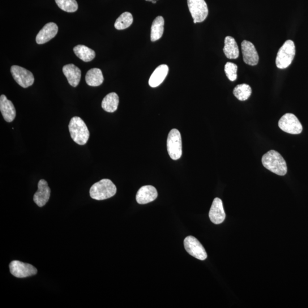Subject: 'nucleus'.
Returning <instances> with one entry per match:
<instances>
[{
	"instance_id": "f257e3e1",
	"label": "nucleus",
	"mask_w": 308,
	"mask_h": 308,
	"mask_svg": "<svg viewBox=\"0 0 308 308\" xmlns=\"http://www.w3.org/2000/svg\"><path fill=\"white\" fill-rule=\"evenodd\" d=\"M262 164L265 168L280 176H284L287 173V165L283 157L275 150L265 153L262 157Z\"/></svg>"
},
{
	"instance_id": "f03ea898",
	"label": "nucleus",
	"mask_w": 308,
	"mask_h": 308,
	"mask_svg": "<svg viewBox=\"0 0 308 308\" xmlns=\"http://www.w3.org/2000/svg\"><path fill=\"white\" fill-rule=\"evenodd\" d=\"M117 192V187L112 181L108 179L94 184L90 190V195L93 199L105 200L114 196Z\"/></svg>"
},
{
	"instance_id": "7ed1b4c3",
	"label": "nucleus",
	"mask_w": 308,
	"mask_h": 308,
	"mask_svg": "<svg viewBox=\"0 0 308 308\" xmlns=\"http://www.w3.org/2000/svg\"><path fill=\"white\" fill-rule=\"evenodd\" d=\"M68 130L71 138L76 143L83 145L88 142L90 132L87 125L81 118H72L68 125Z\"/></svg>"
},
{
	"instance_id": "20e7f679",
	"label": "nucleus",
	"mask_w": 308,
	"mask_h": 308,
	"mask_svg": "<svg viewBox=\"0 0 308 308\" xmlns=\"http://www.w3.org/2000/svg\"><path fill=\"white\" fill-rule=\"evenodd\" d=\"M296 54L294 43L292 40L285 41L278 51L276 64L278 68L284 69L292 63Z\"/></svg>"
},
{
	"instance_id": "39448f33",
	"label": "nucleus",
	"mask_w": 308,
	"mask_h": 308,
	"mask_svg": "<svg viewBox=\"0 0 308 308\" xmlns=\"http://www.w3.org/2000/svg\"><path fill=\"white\" fill-rule=\"evenodd\" d=\"M167 147L171 159L176 161L182 156V142L181 134L176 128L171 130L169 132Z\"/></svg>"
},
{
	"instance_id": "423d86ee",
	"label": "nucleus",
	"mask_w": 308,
	"mask_h": 308,
	"mask_svg": "<svg viewBox=\"0 0 308 308\" xmlns=\"http://www.w3.org/2000/svg\"><path fill=\"white\" fill-rule=\"evenodd\" d=\"M279 126L281 130L291 134H299L302 131L301 123L292 113L284 115L279 120Z\"/></svg>"
},
{
	"instance_id": "0eeeda50",
	"label": "nucleus",
	"mask_w": 308,
	"mask_h": 308,
	"mask_svg": "<svg viewBox=\"0 0 308 308\" xmlns=\"http://www.w3.org/2000/svg\"><path fill=\"white\" fill-rule=\"evenodd\" d=\"M187 4L195 24L202 23L206 19L208 9L205 0H187Z\"/></svg>"
},
{
	"instance_id": "6e6552de",
	"label": "nucleus",
	"mask_w": 308,
	"mask_h": 308,
	"mask_svg": "<svg viewBox=\"0 0 308 308\" xmlns=\"http://www.w3.org/2000/svg\"><path fill=\"white\" fill-rule=\"evenodd\" d=\"M186 251L197 259L204 260L207 258V254L204 247L198 239L193 237H187L184 241Z\"/></svg>"
},
{
	"instance_id": "1a4fd4ad",
	"label": "nucleus",
	"mask_w": 308,
	"mask_h": 308,
	"mask_svg": "<svg viewBox=\"0 0 308 308\" xmlns=\"http://www.w3.org/2000/svg\"><path fill=\"white\" fill-rule=\"evenodd\" d=\"M11 72L16 82L21 87L27 88L34 84V78L32 72L26 68L14 65L11 68Z\"/></svg>"
},
{
	"instance_id": "9d476101",
	"label": "nucleus",
	"mask_w": 308,
	"mask_h": 308,
	"mask_svg": "<svg viewBox=\"0 0 308 308\" xmlns=\"http://www.w3.org/2000/svg\"><path fill=\"white\" fill-rule=\"evenodd\" d=\"M10 272L17 278H25L36 275L37 269L32 265L14 260L10 265Z\"/></svg>"
},
{
	"instance_id": "9b49d317",
	"label": "nucleus",
	"mask_w": 308,
	"mask_h": 308,
	"mask_svg": "<svg viewBox=\"0 0 308 308\" xmlns=\"http://www.w3.org/2000/svg\"><path fill=\"white\" fill-rule=\"evenodd\" d=\"M243 61L247 65L255 66L259 62V57L255 46L252 43L244 40L242 43Z\"/></svg>"
},
{
	"instance_id": "f8f14e48",
	"label": "nucleus",
	"mask_w": 308,
	"mask_h": 308,
	"mask_svg": "<svg viewBox=\"0 0 308 308\" xmlns=\"http://www.w3.org/2000/svg\"><path fill=\"white\" fill-rule=\"evenodd\" d=\"M50 189L48 183L41 179L38 183V190L34 195L33 200L38 207H42L48 203L50 196Z\"/></svg>"
},
{
	"instance_id": "ddd939ff",
	"label": "nucleus",
	"mask_w": 308,
	"mask_h": 308,
	"mask_svg": "<svg viewBox=\"0 0 308 308\" xmlns=\"http://www.w3.org/2000/svg\"><path fill=\"white\" fill-rule=\"evenodd\" d=\"M209 217L213 224H220L224 221L225 213L222 200L220 198H216L213 200L209 212Z\"/></svg>"
},
{
	"instance_id": "4468645a",
	"label": "nucleus",
	"mask_w": 308,
	"mask_h": 308,
	"mask_svg": "<svg viewBox=\"0 0 308 308\" xmlns=\"http://www.w3.org/2000/svg\"><path fill=\"white\" fill-rule=\"evenodd\" d=\"M58 31V26L54 23L46 24L38 33L36 42L38 44H44L48 42L57 35Z\"/></svg>"
},
{
	"instance_id": "2eb2a0df",
	"label": "nucleus",
	"mask_w": 308,
	"mask_h": 308,
	"mask_svg": "<svg viewBox=\"0 0 308 308\" xmlns=\"http://www.w3.org/2000/svg\"><path fill=\"white\" fill-rule=\"evenodd\" d=\"M158 197V192L152 186H144L140 188L136 196V202L140 204H145L153 202Z\"/></svg>"
},
{
	"instance_id": "dca6fc26",
	"label": "nucleus",
	"mask_w": 308,
	"mask_h": 308,
	"mask_svg": "<svg viewBox=\"0 0 308 308\" xmlns=\"http://www.w3.org/2000/svg\"><path fill=\"white\" fill-rule=\"evenodd\" d=\"M0 110L3 117L7 122H12L16 116V111L12 101L8 100L5 95L0 97Z\"/></svg>"
},
{
	"instance_id": "f3484780",
	"label": "nucleus",
	"mask_w": 308,
	"mask_h": 308,
	"mask_svg": "<svg viewBox=\"0 0 308 308\" xmlns=\"http://www.w3.org/2000/svg\"><path fill=\"white\" fill-rule=\"evenodd\" d=\"M63 73L66 77L68 83L72 87H76L80 83L81 71L74 64H68L62 68Z\"/></svg>"
},
{
	"instance_id": "a211bd4d",
	"label": "nucleus",
	"mask_w": 308,
	"mask_h": 308,
	"mask_svg": "<svg viewBox=\"0 0 308 308\" xmlns=\"http://www.w3.org/2000/svg\"><path fill=\"white\" fill-rule=\"evenodd\" d=\"M168 65H161L158 66L149 79L148 84L151 88H157L160 86L166 78L169 73Z\"/></svg>"
},
{
	"instance_id": "6ab92c4d",
	"label": "nucleus",
	"mask_w": 308,
	"mask_h": 308,
	"mask_svg": "<svg viewBox=\"0 0 308 308\" xmlns=\"http://www.w3.org/2000/svg\"><path fill=\"white\" fill-rule=\"evenodd\" d=\"M223 51L226 57L228 59H237L239 57L238 46L236 41L233 37H225Z\"/></svg>"
},
{
	"instance_id": "aec40b11",
	"label": "nucleus",
	"mask_w": 308,
	"mask_h": 308,
	"mask_svg": "<svg viewBox=\"0 0 308 308\" xmlns=\"http://www.w3.org/2000/svg\"><path fill=\"white\" fill-rule=\"evenodd\" d=\"M86 83L91 87H99L104 83V75L101 69L98 68H93L89 70L86 75Z\"/></svg>"
},
{
	"instance_id": "412c9836",
	"label": "nucleus",
	"mask_w": 308,
	"mask_h": 308,
	"mask_svg": "<svg viewBox=\"0 0 308 308\" xmlns=\"http://www.w3.org/2000/svg\"><path fill=\"white\" fill-rule=\"evenodd\" d=\"M119 97L115 93L108 94L102 102V108L108 113H114L118 109Z\"/></svg>"
},
{
	"instance_id": "4be33fe9",
	"label": "nucleus",
	"mask_w": 308,
	"mask_h": 308,
	"mask_svg": "<svg viewBox=\"0 0 308 308\" xmlns=\"http://www.w3.org/2000/svg\"><path fill=\"white\" fill-rule=\"evenodd\" d=\"M165 20L164 17L158 16L153 20L151 28V40L155 42L162 37L164 32Z\"/></svg>"
},
{
	"instance_id": "5701e85b",
	"label": "nucleus",
	"mask_w": 308,
	"mask_h": 308,
	"mask_svg": "<svg viewBox=\"0 0 308 308\" xmlns=\"http://www.w3.org/2000/svg\"><path fill=\"white\" fill-rule=\"evenodd\" d=\"M73 50L76 56L86 62L92 61L96 57L95 51L85 45H77Z\"/></svg>"
},
{
	"instance_id": "b1692460",
	"label": "nucleus",
	"mask_w": 308,
	"mask_h": 308,
	"mask_svg": "<svg viewBox=\"0 0 308 308\" xmlns=\"http://www.w3.org/2000/svg\"><path fill=\"white\" fill-rule=\"evenodd\" d=\"M234 96L240 101H245L248 99L252 94L250 86L243 84L238 85L234 90Z\"/></svg>"
},
{
	"instance_id": "393cba45",
	"label": "nucleus",
	"mask_w": 308,
	"mask_h": 308,
	"mask_svg": "<svg viewBox=\"0 0 308 308\" xmlns=\"http://www.w3.org/2000/svg\"><path fill=\"white\" fill-rule=\"evenodd\" d=\"M133 23V17L130 13H123L115 21L114 27L117 30H123L130 27Z\"/></svg>"
},
{
	"instance_id": "a878e982",
	"label": "nucleus",
	"mask_w": 308,
	"mask_h": 308,
	"mask_svg": "<svg viewBox=\"0 0 308 308\" xmlns=\"http://www.w3.org/2000/svg\"><path fill=\"white\" fill-rule=\"evenodd\" d=\"M58 7L63 11L73 13L78 10L79 6L76 0H55Z\"/></svg>"
},
{
	"instance_id": "bb28decb",
	"label": "nucleus",
	"mask_w": 308,
	"mask_h": 308,
	"mask_svg": "<svg viewBox=\"0 0 308 308\" xmlns=\"http://www.w3.org/2000/svg\"><path fill=\"white\" fill-rule=\"evenodd\" d=\"M224 71L226 76L230 81H235L238 78V66L232 62H227L225 64Z\"/></svg>"
},
{
	"instance_id": "cd10ccee",
	"label": "nucleus",
	"mask_w": 308,
	"mask_h": 308,
	"mask_svg": "<svg viewBox=\"0 0 308 308\" xmlns=\"http://www.w3.org/2000/svg\"><path fill=\"white\" fill-rule=\"evenodd\" d=\"M145 1H147V2H151L153 4H156V1H155V0H145Z\"/></svg>"
}]
</instances>
